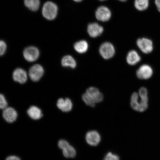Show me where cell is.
Returning <instances> with one entry per match:
<instances>
[{
	"label": "cell",
	"instance_id": "7c38bea8",
	"mask_svg": "<svg viewBox=\"0 0 160 160\" xmlns=\"http://www.w3.org/2000/svg\"><path fill=\"white\" fill-rule=\"evenodd\" d=\"M86 140L87 143L90 145L97 146L101 141V136L97 131H90L86 134Z\"/></svg>",
	"mask_w": 160,
	"mask_h": 160
},
{
	"label": "cell",
	"instance_id": "7402d4cb",
	"mask_svg": "<svg viewBox=\"0 0 160 160\" xmlns=\"http://www.w3.org/2000/svg\"><path fill=\"white\" fill-rule=\"evenodd\" d=\"M149 5V0H135L136 8L140 11H144L148 8Z\"/></svg>",
	"mask_w": 160,
	"mask_h": 160
},
{
	"label": "cell",
	"instance_id": "603a6c76",
	"mask_svg": "<svg viewBox=\"0 0 160 160\" xmlns=\"http://www.w3.org/2000/svg\"><path fill=\"white\" fill-rule=\"evenodd\" d=\"M82 99L85 102L86 105L93 107L95 106V103L86 93L82 96Z\"/></svg>",
	"mask_w": 160,
	"mask_h": 160
},
{
	"label": "cell",
	"instance_id": "cb8c5ba5",
	"mask_svg": "<svg viewBox=\"0 0 160 160\" xmlns=\"http://www.w3.org/2000/svg\"><path fill=\"white\" fill-rule=\"evenodd\" d=\"M8 103L4 95L0 93V109H4L8 107Z\"/></svg>",
	"mask_w": 160,
	"mask_h": 160
},
{
	"label": "cell",
	"instance_id": "2e32d148",
	"mask_svg": "<svg viewBox=\"0 0 160 160\" xmlns=\"http://www.w3.org/2000/svg\"><path fill=\"white\" fill-rule=\"evenodd\" d=\"M27 113L31 119L38 120L42 117L43 115L41 110L35 106H32L28 109Z\"/></svg>",
	"mask_w": 160,
	"mask_h": 160
},
{
	"label": "cell",
	"instance_id": "4316f807",
	"mask_svg": "<svg viewBox=\"0 0 160 160\" xmlns=\"http://www.w3.org/2000/svg\"><path fill=\"white\" fill-rule=\"evenodd\" d=\"M5 160H21V159L17 156L11 155L7 157Z\"/></svg>",
	"mask_w": 160,
	"mask_h": 160
},
{
	"label": "cell",
	"instance_id": "44dd1931",
	"mask_svg": "<svg viewBox=\"0 0 160 160\" xmlns=\"http://www.w3.org/2000/svg\"><path fill=\"white\" fill-rule=\"evenodd\" d=\"M138 94L134 92L132 94L131 98V106L132 108L135 111L141 112V108L139 102Z\"/></svg>",
	"mask_w": 160,
	"mask_h": 160
},
{
	"label": "cell",
	"instance_id": "3957f363",
	"mask_svg": "<svg viewBox=\"0 0 160 160\" xmlns=\"http://www.w3.org/2000/svg\"><path fill=\"white\" fill-rule=\"evenodd\" d=\"M99 51L102 57L105 59L111 58L115 52L114 47L109 42H106L102 44L100 47Z\"/></svg>",
	"mask_w": 160,
	"mask_h": 160
},
{
	"label": "cell",
	"instance_id": "277c9868",
	"mask_svg": "<svg viewBox=\"0 0 160 160\" xmlns=\"http://www.w3.org/2000/svg\"><path fill=\"white\" fill-rule=\"evenodd\" d=\"M39 55V50L33 46H30L26 48L23 52L24 58L26 61L30 62L37 61L38 59Z\"/></svg>",
	"mask_w": 160,
	"mask_h": 160
},
{
	"label": "cell",
	"instance_id": "ba28073f",
	"mask_svg": "<svg viewBox=\"0 0 160 160\" xmlns=\"http://www.w3.org/2000/svg\"><path fill=\"white\" fill-rule=\"evenodd\" d=\"M139 95L140 101L139 102L141 112H145L148 108V90L145 87H142L139 90Z\"/></svg>",
	"mask_w": 160,
	"mask_h": 160
},
{
	"label": "cell",
	"instance_id": "484cf974",
	"mask_svg": "<svg viewBox=\"0 0 160 160\" xmlns=\"http://www.w3.org/2000/svg\"><path fill=\"white\" fill-rule=\"evenodd\" d=\"M103 160H119V158L118 156L109 152L106 155Z\"/></svg>",
	"mask_w": 160,
	"mask_h": 160
},
{
	"label": "cell",
	"instance_id": "f1b7e54d",
	"mask_svg": "<svg viewBox=\"0 0 160 160\" xmlns=\"http://www.w3.org/2000/svg\"><path fill=\"white\" fill-rule=\"evenodd\" d=\"M73 1L76 2H80L82 0H73Z\"/></svg>",
	"mask_w": 160,
	"mask_h": 160
},
{
	"label": "cell",
	"instance_id": "f546056e",
	"mask_svg": "<svg viewBox=\"0 0 160 160\" xmlns=\"http://www.w3.org/2000/svg\"><path fill=\"white\" fill-rule=\"evenodd\" d=\"M119 1H122V2H125L126 1H127V0H119Z\"/></svg>",
	"mask_w": 160,
	"mask_h": 160
},
{
	"label": "cell",
	"instance_id": "30bf717a",
	"mask_svg": "<svg viewBox=\"0 0 160 160\" xmlns=\"http://www.w3.org/2000/svg\"><path fill=\"white\" fill-rule=\"evenodd\" d=\"M96 17L99 21L106 22L110 19L111 13L109 9L105 6L98 8L96 12Z\"/></svg>",
	"mask_w": 160,
	"mask_h": 160
},
{
	"label": "cell",
	"instance_id": "ac0fdd59",
	"mask_svg": "<svg viewBox=\"0 0 160 160\" xmlns=\"http://www.w3.org/2000/svg\"><path fill=\"white\" fill-rule=\"evenodd\" d=\"M141 60V57L135 50H132L128 53L127 61L129 65H135L139 63Z\"/></svg>",
	"mask_w": 160,
	"mask_h": 160
},
{
	"label": "cell",
	"instance_id": "5bb4252c",
	"mask_svg": "<svg viewBox=\"0 0 160 160\" xmlns=\"http://www.w3.org/2000/svg\"><path fill=\"white\" fill-rule=\"evenodd\" d=\"M87 31L90 37L94 38L99 37L103 33V28L97 23H91L88 26Z\"/></svg>",
	"mask_w": 160,
	"mask_h": 160
},
{
	"label": "cell",
	"instance_id": "d6986e66",
	"mask_svg": "<svg viewBox=\"0 0 160 160\" xmlns=\"http://www.w3.org/2000/svg\"><path fill=\"white\" fill-rule=\"evenodd\" d=\"M62 66L65 67H70L72 68H75L77 64L75 60L70 55L64 56L61 60Z\"/></svg>",
	"mask_w": 160,
	"mask_h": 160
},
{
	"label": "cell",
	"instance_id": "4fadbf2b",
	"mask_svg": "<svg viewBox=\"0 0 160 160\" xmlns=\"http://www.w3.org/2000/svg\"><path fill=\"white\" fill-rule=\"evenodd\" d=\"M12 77L15 81L21 84H23L27 81L28 75L24 70L21 68H18L13 71Z\"/></svg>",
	"mask_w": 160,
	"mask_h": 160
},
{
	"label": "cell",
	"instance_id": "6da1fadb",
	"mask_svg": "<svg viewBox=\"0 0 160 160\" xmlns=\"http://www.w3.org/2000/svg\"><path fill=\"white\" fill-rule=\"evenodd\" d=\"M58 8L54 2L46 1L42 5L41 9L42 15L43 18L49 21H52L57 17Z\"/></svg>",
	"mask_w": 160,
	"mask_h": 160
},
{
	"label": "cell",
	"instance_id": "9a60e30c",
	"mask_svg": "<svg viewBox=\"0 0 160 160\" xmlns=\"http://www.w3.org/2000/svg\"><path fill=\"white\" fill-rule=\"evenodd\" d=\"M57 106L58 108L62 111L68 112L72 110L73 104L71 99L68 98L65 99L61 98L58 100Z\"/></svg>",
	"mask_w": 160,
	"mask_h": 160
},
{
	"label": "cell",
	"instance_id": "8fae6325",
	"mask_svg": "<svg viewBox=\"0 0 160 160\" xmlns=\"http://www.w3.org/2000/svg\"><path fill=\"white\" fill-rule=\"evenodd\" d=\"M86 93L96 103L101 102L103 99V95L100 92L98 89L91 87L88 88Z\"/></svg>",
	"mask_w": 160,
	"mask_h": 160
},
{
	"label": "cell",
	"instance_id": "9c48e42d",
	"mask_svg": "<svg viewBox=\"0 0 160 160\" xmlns=\"http://www.w3.org/2000/svg\"><path fill=\"white\" fill-rule=\"evenodd\" d=\"M3 118L7 122L11 123L14 122L17 119L18 114L16 110L12 107H7L3 110Z\"/></svg>",
	"mask_w": 160,
	"mask_h": 160
},
{
	"label": "cell",
	"instance_id": "d4e9b609",
	"mask_svg": "<svg viewBox=\"0 0 160 160\" xmlns=\"http://www.w3.org/2000/svg\"><path fill=\"white\" fill-rule=\"evenodd\" d=\"M7 49V45L5 42L2 40H0V56L4 54Z\"/></svg>",
	"mask_w": 160,
	"mask_h": 160
},
{
	"label": "cell",
	"instance_id": "83f0119b",
	"mask_svg": "<svg viewBox=\"0 0 160 160\" xmlns=\"http://www.w3.org/2000/svg\"><path fill=\"white\" fill-rule=\"evenodd\" d=\"M155 3L158 10L160 12V0H155Z\"/></svg>",
	"mask_w": 160,
	"mask_h": 160
},
{
	"label": "cell",
	"instance_id": "ffe728a7",
	"mask_svg": "<svg viewBox=\"0 0 160 160\" xmlns=\"http://www.w3.org/2000/svg\"><path fill=\"white\" fill-rule=\"evenodd\" d=\"M74 48L76 51L79 53L86 52L88 49L89 45L87 42L84 40H82L75 43Z\"/></svg>",
	"mask_w": 160,
	"mask_h": 160
},
{
	"label": "cell",
	"instance_id": "7a4b0ae2",
	"mask_svg": "<svg viewBox=\"0 0 160 160\" xmlns=\"http://www.w3.org/2000/svg\"><path fill=\"white\" fill-rule=\"evenodd\" d=\"M58 146L62 151L63 154L65 157L69 158L75 157L76 151L74 148L70 145L68 142L66 140H59L58 142Z\"/></svg>",
	"mask_w": 160,
	"mask_h": 160
},
{
	"label": "cell",
	"instance_id": "52a82bcc",
	"mask_svg": "<svg viewBox=\"0 0 160 160\" xmlns=\"http://www.w3.org/2000/svg\"><path fill=\"white\" fill-rule=\"evenodd\" d=\"M153 74L152 69L151 66L148 65H142L137 72V77L141 79H149L152 77Z\"/></svg>",
	"mask_w": 160,
	"mask_h": 160
},
{
	"label": "cell",
	"instance_id": "8992f818",
	"mask_svg": "<svg viewBox=\"0 0 160 160\" xmlns=\"http://www.w3.org/2000/svg\"><path fill=\"white\" fill-rule=\"evenodd\" d=\"M137 45L139 49L143 53L148 54L153 51V48L152 41L147 38H142L137 40Z\"/></svg>",
	"mask_w": 160,
	"mask_h": 160
},
{
	"label": "cell",
	"instance_id": "e0dca14e",
	"mask_svg": "<svg viewBox=\"0 0 160 160\" xmlns=\"http://www.w3.org/2000/svg\"><path fill=\"white\" fill-rule=\"evenodd\" d=\"M23 3L25 7L32 12L38 11L41 6L40 0H23Z\"/></svg>",
	"mask_w": 160,
	"mask_h": 160
},
{
	"label": "cell",
	"instance_id": "4dcf8cb0",
	"mask_svg": "<svg viewBox=\"0 0 160 160\" xmlns=\"http://www.w3.org/2000/svg\"><path fill=\"white\" fill-rule=\"evenodd\" d=\"M99 1H105V0H99Z\"/></svg>",
	"mask_w": 160,
	"mask_h": 160
},
{
	"label": "cell",
	"instance_id": "5b68a950",
	"mask_svg": "<svg viewBox=\"0 0 160 160\" xmlns=\"http://www.w3.org/2000/svg\"><path fill=\"white\" fill-rule=\"evenodd\" d=\"M44 73V70L41 65L35 64L30 68L29 75L32 81L37 82L39 81Z\"/></svg>",
	"mask_w": 160,
	"mask_h": 160
}]
</instances>
